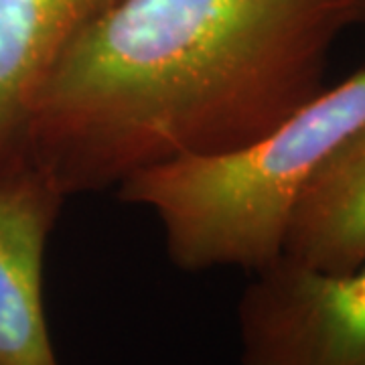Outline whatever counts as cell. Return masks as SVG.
<instances>
[{
  "mask_svg": "<svg viewBox=\"0 0 365 365\" xmlns=\"http://www.w3.org/2000/svg\"><path fill=\"white\" fill-rule=\"evenodd\" d=\"M237 300L242 365H365V260L323 272L278 260Z\"/></svg>",
  "mask_w": 365,
  "mask_h": 365,
  "instance_id": "cell-3",
  "label": "cell"
},
{
  "mask_svg": "<svg viewBox=\"0 0 365 365\" xmlns=\"http://www.w3.org/2000/svg\"><path fill=\"white\" fill-rule=\"evenodd\" d=\"M282 256L333 274L349 272L365 260V124L302 189Z\"/></svg>",
  "mask_w": 365,
  "mask_h": 365,
  "instance_id": "cell-6",
  "label": "cell"
},
{
  "mask_svg": "<svg viewBox=\"0 0 365 365\" xmlns=\"http://www.w3.org/2000/svg\"><path fill=\"white\" fill-rule=\"evenodd\" d=\"M116 0H0V163L25 138L59 59Z\"/></svg>",
  "mask_w": 365,
  "mask_h": 365,
  "instance_id": "cell-5",
  "label": "cell"
},
{
  "mask_svg": "<svg viewBox=\"0 0 365 365\" xmlns=\"http://www.w3.org/2000/svg\"><path fill=\"white\" fill-rule=\"evenodd\" d=\"M365 0H116L59 59L21 150L66 197L234 153L325 88Z\"/></svg>",
  "mask_w": 365,
  "mask_h": 365,
  "instance_id": "cell-1",
  "label": "cell"
},
{
  "mask_svg": "<svg viewBox=\"0 0 365 365\" xmlns=\"http://www.w3.org/2000/svg\"><path fill=\"white\" fill-rule=\"evenodd\" d=\"M67 201L25 150L0 163V365H63L45 313V252Z\"/></svg>",
  "mask_w": 365,
  "mask_h": 365,
  "instance_id": "cell-4",
  "label": "cell"
},
{
  "mask_svg": "<svg viewBox=\"0 0 365 365\" xmlns=\"http://www.w3.org/2000/svg\"><path fill=\"white\" fill-rule=\"evenodd\" d=\"M364 124L365 67L323 88L254 143L146 169L118 193L124 203L153 213L175 268L254 274L282 258L302 189Z\"/></svg>",
  "mask_w": 365,
  "mask_h": 365,
  "instance_id": "cell-2",
  "label": "cell"
}]
</instances>
